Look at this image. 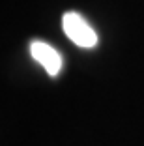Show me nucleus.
<instances>
[{
    "label": "nucleus",
    "mask_w": 144,
    "mask_h": 146,
    "mask_svg": "<svg viewBox=\"0 0 144 146\" xmlns=\"http://www.w3.org/2000/svg\"><path fill=\"white\" fill-rule=\"evenodd\" d=\"M62 26H64L66 36H68L75 45L84 47V49L96 47L98 34H96V30L88 25V21H86L82 15H79L77 11H66L64 13Z\"/></svg>",
    "instance_id": "f257e3e1"
},
{
    "label": "nucleus",
    "mask_w": 144,
    "mask_h": 146,
    "mask_svg": "<svg viewBox=\"0 0 144 146\" xmlns=\"http://www.w3.org/2000/svg\"><path fill=\"white\" fill-rule=\"evenodd\" d=\"M30 54H32V58H34L36 62H39V64L45 68V71L49 73L51 77H54V75L60 73V69H62V56H60V52L56 51L54 47H51L49 43L34 39V41L30 43Z\"/></svg>",
    "instance_id": "f03ea898"
}]
</instances>
